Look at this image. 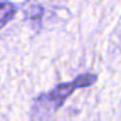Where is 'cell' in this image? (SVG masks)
Returning a JSON list of instances; mask_svg holds the SVG:
<instances>
[{
	"instance_id": "obj_1",
	"label": "cell",
	"mask_w": 121,
	"mask_h": 121,
	"mask_svg": "<svg viewBox=\"0 0 121 121\" xmlns=\"http://www.w3.org/2000/svg\"><path fill=\"white\" fill-rule=\"evenodd\" d=\"M96 79L98 77L95 74H91V73L81 74L74 81L66 82V83H60L53 90H51L50 92L42 94L38 98V102L43 103V105H50L52 111H57L76 90L92 86L96 82Z\"/></svg>"
},
{
	"instance_id": "obj_2",
	"label": "cell",
	"mask_w": 121,
	"mask_h": 121,
	"mask_svg": "<svg viewBox=\"0 0 121 121\" xmlns=\"http://www.w3.org/2000/svg\"><path fill=\"white\" fill-rule=\"evenodd\" d=\"M16 14V8L13 4L0 3V29L4 27Z\"/></svg>"
}]
</instances>
